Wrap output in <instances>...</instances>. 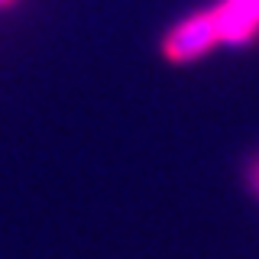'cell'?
<instances>
[{"label":"cell","instance_id":"6da1fadb","mask_svg":"<svg viewBox=\"0 0 259 259\" xmlns=\"http://www.w3.org/2000/svg\"><path fill=\"white\" fill-rule=\"evenodd\" d=\"M207 13L221 46H249L259 39V0H221Z\"/></svg>","mask_w":259,"mask_h":259},{"label":"cell","instance_id":"3957f363","mask_svg":"<svg viewBox=\"0 0 259 259\" xmlns=\"http://www.w3.org/2000/svg\"><path fill=\"white\" fill-rule=\"evenodd\" d=\"M0 4H10V0H0Z\"/></svg>","mask_w":259,"mask_h":259},{"label":"cell","instance_id":"7a4b0ae2","mask_svg":"<svg viewBox=\"0 0 259 259\" xmlns=\"http://www.w3.org/2000/svg\"><path fill=\"white\" fill-rule=\"evenodd\" d=\"M249 182H253V188H256V194H259V159L253 162V168H249Z\"/></svg>","mask_w":259,"mask_h":259}]
</instances>
